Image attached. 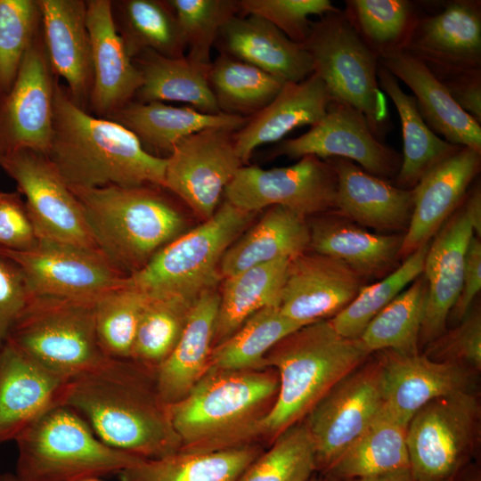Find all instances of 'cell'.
Wrapping results in <instances>:
<instances>
[{
    "label": "cell",
    "mask_w": 481,
    "mask_h": 481,
    "mask_svg": "<svg viewBox=\"0 0 481 481\" xmlns=\"http://www.w3.org/2000/svg\"><path fill=\"white\" fill-rule=\"evenodd\" d=\"M60 404L77 412L107 445L143 459L177 452L180 439L156 370L130 359L107 358L69 379Z\"/></svg>",
    "instance_id": "6da1fadb"
},
{
    "label": "cell",
    "mask_w": 481,
    "mask_h": 481,
    "mask_svg": "<svg viewBox=\"0 0 481 481\" xmlns=\"http://www.w3.org/2000/svg\"><path fill=\"white\" fill-rule=\"evenodd\" d=\"M46 156L70 188H163L167 158L148 152L123 125L88 114L57 83Z\"/></svg>",
    "instance_id": "7a4b0ae2"
},
{
    "label": "cell",
    "mask_w": 481,
    "mask_h": 481,
    "mask_svg": "<svg viewBox=\"0 0 481 481\" xmlns=\"http://www.w3.org/2000/svg\"><path fill=\"white\" fill-rule=\"evenodd\" d=\"M279 390L273 368L210 367L182 400L169 405L178 452H210L262 441V426Z\"/></svg>",
    "instance_id": "3957f363"
},
{
    "label": "cell",
    "mask_w": 481,
    "mask_h": 481,
    "mask_svg": "<svg viewBox=\"0 0 481 481\" xmlns=\"http://www.w3.org/2000/svg\"><path fill=\"white\" fill-rule=\"evenodd\" d=\"M371 354L360 338L338 334L329 319L304 325L281 339L265 357V367L278 374L279 390L263 422L262 440L271 444L304 420L338 381Z\"/></svg>",
    "instance_id": "277c9868"
},
{
    "label": "cell",
    "mask_w": 481,
    "mask_h": 481,
    "mask_svg": "<svg viewBox=\"0 0 481 481\" xmlns=\"http://www.w3.org/2000/svg\"><path fill=\"white\" fill-rule=\"evenodd\" d=\"M159 188L69 187L97 249L126 276L141 270L185 229L183 216Z\"/></svg>",
    "instance_id": "5b68a950"
},
{
    "label": "cell",
    "mask_w": 481,
    "mask_h": 481,
    "mask_svg": "<svg viewBox=\"0 0 481 481\" xmlns=\"http://www.w3.org/2000/svg\"><path fill=\"white\" fill-rule=\"evenodd\" d=\"M13 442L14 473L24 481L101 478L145 460L107 445L77 412L62 404L44 412Z\"/></svg>",
    "instance_id": "8992f818"
},
{
    "label": "cell",
    "mask_w": 481,
    "mask_h": 481,
    "mask_svg": "<svg viewBox=\"0 0 481 481\" xmlns=\"http://www.w3.org/2000/svg\"><path fill=\"white\" fill-rule=\"evenodd\" d=\"M255 215L224 200L210 218L165 245L141 270L126 276L125 283L151 298L196 301L201 293L216 289L223 255Z\"/></svg>",
    "instance_id": "52a82bcc"
},
{
    "label": "cell",
    "mask_w": 481,
    "mask_h": 481,
    "mask_svg": "<svg viewBox=\"0 0 481 481\" xmlns=\"http://www.w3.org/2000/svg\"><path fill=\"white\" fill-rule=\"evenodd\" d=\"M95 301L31 296L6 342L45 369L70 379L103 363Z\"/></svg>",
    "instance_id": "ba28073f"
},
{
    "label": "cell",
    "mask_w": 481,
    "mask_h": 481,
    "mask_svg": "<svg viewBox=\"0 0 481 481\" xmlns=\"http://www.w3.org/2000/svg\"><path fill=\"white\" fill-rule=\"evenodd\" d=\"M303 45L312 59L314 73L324 82L333 100L363 114L381 141L387 111L377 77L379 58L344 11L327 13L313 22Z\"/></svg>",
    "instance_id": "9c48e42d"
},
{
    "label": "cell",
    "mask_w": 481,
    "mask_h": 481,
    "mask_svg": "<svg viewBox=\"0 0 481 481\" xmlns=\"http://www.w3.org/2000/svg\"><path fill=\"white\" fill-rule=\"evenodd\" d=\"M480 429L473 392L434 399L410 420L406 445L415 481H453L470 460Z\"/></svg>",
    "instance_id": "30bf717a"
},
{
    "label": "cell",
    "mask_w": 481,
    "mask_h": 481,
    "mask_svg": "<svg viewBox=\"0 0 481 481\" xmlns=\"http://www.w3.org/2000/svg\"><path fill=\"white\" fill-rule=\"evenodd\" d=\"M337 190V175L329 160L307 155L289 167L242 166L224 196L247 212L281 206L307 218L335 213Z\"/></svg>",
    "instance_id": "8fae6325"
},
{
    "label": "cell",
    "mask_w": 481,
    "mask_h": 481,
    "mask_svg": "<svg viewBox=\"0 0 481 481\" xmlns=\"http://www.w3.org/2000/svg\"><path fill=\"white\" fill-rule=\"evenodd\" d=\"M364 363L338 381L304 419L314 445L316 471L332 466L383 407L379 359Z\"/></svg>",
    "instance_id": "7c38bea8"
},
{
    "label": "cell",
    "mask_w": 481,
    "mask_h": 481,
    "mask_svg": "<svg viewBox=\"0 0 481 481\" xmlns=\"http://www.w3.org/2000/svg\"><path fill=\"white\" fill-rule=\"evenodd\" d=\"M0 165L25 195L38 240L97 249L77 199L46 155L8 150L0 153Z\"/></svg>",
    "instance_id": "4fadbf2b"
},
{
    "label": "cell",
    "mask_w": 481,
    "mask_h": 481,
    "mask_svg": "<svg viewBox=\"0 0 481 481\" xmlns=\"http://www.w3.org/2000/svg\"><path fill=\"white\" fill-rule=\"evenodd\" d=\"M1 254L21 271L31 296L96 301L126 277L97 249L38 240L29 250Z\"/></svg>",
    "instance_id": "5bb4252c"
},
{
    "label": "cell",
    "mask_w": 481,
    "mask_h": 481,
    "mask_svg": "<svg viewBox=\"0 0 481 481\" xmlns=\"http://www.w3.org/2000/svg\"><path fill=\"white\" fill-rule=\"evenodd\" d=\"M234 133L200 130L179 141L167 157L163 188L202 221L215 214L226 187L243 166L235 151Z\"/></svg>",
    "instance_id": "9a60e30c"
},
{
    "label": "cell",
    "mask_w": 481,
    "mask_h": 481,
    "mask_svg": "<svg viewBox=\"0 0 481 481\" xmlns=\"http://www.w3.org/2000/svg\"><path fill=\"white\" fill-rule=\"evenodd\" d=\"M272 153L289 159L307 155L322 159L342 158L387 181L395 179L402 162L395 150L373 135L363 114L337 101L330 102L325 116L306 133L280 141Z\"/></svg>",
    "instance_id": "2e32d148"
},
{
    "label": "cell",
    "mask_w": 481,
    "mask_h": 481,
    "mask_svg": "<svg viewBox=\"0 0 481 481\" xmlns=\"http://www.w3.org/2000/svg\"><path fill=\"white\" fill-rule=\"evenodd\" d=\"M53 73L45 45L35 37L5 98L2 127L6 146L3 151L28 149L47 155L53 135Z\"/></svg>",
    "instance_id": "e0dca14e"
},
{
    "label": "cell",
    "mask_w": 481,
    "mask_h": 481,
    "mask_svg": "<svg viewBox=\"0 0 481 481\" xmlns=\"http://www.w3.org/2000/svg\"><path fill=\"white\" fill-rule=\"evenodd\" d=\"M366 282L343 262L307 250L289 260L280 310L309 324L342 311Z\"/></svg>",
    "instance_id": "ac0fdd59"
},
{
    "label": "cell",
    "mask_w": 481,
    "mask_h": 481,
    "mask_svg": "<svg viewBox=\"0 0 481 481\" xmlns=\"http://www.w3.org/2000/svg\"><path fill=\"white\" fill-rule=\"evenodd\" d=\"M403 49L434 74L481 69L480 1H450L426 16L418 12Z\"/></svg>",
    "instance_id": "d6986e66"
},
{
    "label": "cell",
    "mask_w": 481,
    "mask_h": 481,
    "mask_svg": "<svg viewBox=\"0 0 481 481\" xmlns=\"http://www.w3.org/2000/svg\"><path fill=\"white\" fill-rule=\"evenodd\" d=\"M381 388L384 407L408 426L413 415L430 401L473 392L474 373L466 366L438 362L425 355L381 351Z\"/></svg>",
    "instance_id": "ffe728a7"
},
{
    "label": "cell",
    "mask_w": 481,
    "mask_h": 481,
    "mask_svg": "<svg viewBox=\"0 0 481 481\" xmlns=\"http://www.w3.org/2000/svg\"><path fill=\"white\" fill-rule=\"evenodd\" d=\"M481 167V152L461 147L428 170L413 190V209L400 251L405 259L429 242L463 201Z\"/></svg>",
    "instance_id": "44dd1931"
},
{
    "label": "cell",
    "mask_w": 481,
    "mask_h": 481,
    "mask_svg": "<svg viewBox=\"0 0 481 481\" xmlns=\"http://www.w3.org/2000/svg\"><path fill=\"white\" fill-rule=\"evenodd\" d=\"M86 27L93 68L91 102L96 113L109 117L136 95L143 77L118 30L110 1H86Z\"/></svg>",
    "instance_id": "7402d4cb"
},
{
    "label": "cell",
    "mask_w": 481,
    "mask_h": 481,
    "mask_svg": "<svg viewBox=\"0 0 481 481\" xmlns=\"http://www.w3.org/2000/svg\"><path fill=\"white\" fill-rule=\"evenodd\" d=\"M473 236L462 201L430 240L422 272L428 298L420 346L429 344L446 330L447 319L461 289L465 253Z\"/></svg>",
    "instance_id": "603a6c76"
},
{
    "label": "cell",
    "mask_w": 481,
    "mask_h": 481,
    "mask_svg": "<svg viewBox=\"0 0 481 481\" xmlns=\"http://www.w3.org/2000/svg\"><path fill=\"white\" fill-rule=\"evenodd\" d=\"M68 379L6 342L0 348V446L59 405Z\"/></svg>",
    "instance_id": "cb8c5ba5"
},
{
    "label": "cell",
    "mask_w": 481,
    "mask_h": 481,
    "mask_svg": "<svg viewBox=\"0 0 481 481\" xmlns=\"http://www.w3.org/2000/svg\"><path fill=\"white\" fill-rule=\"evenodd\" d=\"M327 159L337 175L335 214L380 232H405L413 209L412 189L398 188L349 159Z\"/></svg>",
    "instance_id": "d4e9b609"
},
{
    "label": "cell",
    "mask_w": 481,
    "mask_h": 481,
    "mask_svg": "<svg viewBox=\"0 0 481 481\" xmlns=\"http://www.w3.org/2000/svg\"><path fill=\"white\" fill-rule=\"evenodd\" d=\"M312 218L308 250L343 262L365 282L379 281L401 265L404 233H373L335 213Z\"/></svg>",
    "instance_id": "484cf974"
},
{
    "label": "cell",
    "mask_w": 481,
    "mask_h": 481,
    "mask_svg": "<svg viewBox=\"0 0 481 481\" xmlns=\"http://www.w3.org/2000/svg\"><path fill=\"white\" fill-rule=\"evenodd\" d=\"M37 2L43 25L44 45L51 69L67 82L71 99L82 107V102L91 95L93 86L86 2Z\"/></svg>",
    "instance_id": "4316f807"
},
{
    "label": "cell",
    "mask_w": 481,
    "mask_h": 481,
    "mask_svg": "<svg viewBox=\"0 0 481 481\" xmlns=\"http://www.w3.org/2000/svg\"><path fill=\"white\" fill-rule=\"evenodd\" d=\"M379 62L412 91L422 118L436 135L481 152V124L454 102L420 58L400 49L380 56Z\"/></svg>",
    "instance_id": "83f0119b"
},
{
    "label": "cell",
    "mask_w": 481,
    "mask_h": 481,
    "mask_svg": "<svg viewBox=\"0 0 481 481\" xmlns=\"http://www.w3.org/2000/svg\"><path fill=\"white\" fill-rule=\"evenodd\" d=\"M332 101L326 85L314 73L300 82H286L270 103L233 134L242 163L249 161L257 147L279 143L295 128L318 123Z\"/></svg>",
    "instance_id": "f1b7e54d"
},
{
    "label": "cell",
    "mask_w": 481,
    "mask_h": 481,
    "mask_svg": "<svg viewBox=\"0 0 481 481\" xmlns=\"http://www.w3.org/2000/svg\"><path fill=\"white\" fill-rule=\"evenodd\" d=\"M224 53L249 63L283 82H300L314 73L303 45L290 40L266 20L235 15L221 29Z\"/></svg>",
    "instance_id": "f546056e"
},
{
    "label": "cell",
    "mask_w": 481,
    "mask_h": 481,
    "mask_svg": "<svg viewBox=\"0 0 481 481\" xmlns=\"http://www.w3.org/2000/svg\"><path fill=\"white\" fill-rule=\"evenodd\" d=\"M218 305L216 289L200 294L177 344L156 369L157 387L167 404L184 398L209 370Z\"/></svg>",
    "instance_id": "4dcf8cb0"
},
{
    "label": "cell",
    "mask_w": 481,
    "mask_h": 481,
    "mask_svg": "<svg viewBox=\"0 0 481 481\" xmlns=\"http://www.w3.org/2000/svg\"><path fill=\"white\" fill-rule=\"evenodd\" d=\"M109 118L132 131L150 153L151 151L167 156L179 141L194 133L207 128L237 132L249 119L225 113L208 114L190 106L132 101Z\"/></svg>",
    "instance_id": "1f68e13d"
},
{
    "label": "cell",
    "mask_w": 481,
    "mask_h": 481,
    "mask_svg": "<svg viewBox=\"0 0 481 481\" xmlns=\"http://www.w3.org/2000/svg\"><path fill=\"white\" fill-rule=\"evenodd\" d=\"M307 219L286 208H268L262 218L226 249L220 262L222 277L280 258L292 259L307 251Z\"/></svg>",
    "instance_id": "d6a6232c"
},
{
    "label": "cell",
    "mask_w": 481,
    "mask_h": 481,
    "mask_svg": "<svg viewBox=\"0 0 481 481\" xmlns=\"http://www.w3.org/2000/svg\"><path fill=\"white\" fill-rule=\"evenodd\" d=\"M407 427L383 404L363 433L322 473V479L343 481L410 469Z\"/></svg>",
    "instance_id": "836d02e7"
},
{
    "label": "cell",
    "mask_w": 481,
    "mask_h": 481,
    "mask_svg": "<svg viewBox=\"0 0 481 481\" xmlns=\"http://www.w3.org/2000/svg\"><path fill=\"white\" fill-rule=\"evenodd\" d=\"M380 88L392 100L401 120L403 157L395 185L411 190L433 167L461 149L436 135L426 124L413 95L405 94L398 80L379 61Z\"/></svg>",
    "instance_id": "e575fe53"
},
{
    "label": "cell",
    "mask_w": 481,
    "mask_h": 481,
    "mask_svg": "<svg viewBox=\"0 0 481 481\" xmlns=\"http://www.w3.org/2000/svg\"><path fill=\"white\" fill-rule=\"evenodd\" d=\"M264 452L259 443L210 452L145 459L118 474L119 481H238Z\"/></svg>",
    "instance_id": "d590c367"
},
{
    "label": "cell",
    "mask_w": 481,
    "mask_h": 481,
    "mask_svg": "<svg viewBox=\"0 0 481 481\" xmlns=\"http://www.w3.org/2000/svg\"><path fill=\"white\" fill-rule=\"evenodd\" d=\"M289 260L276 259L224 278L219 293L213 347L229 338L257 311L280 306Z\"/></svg>",
    "instance_id": "8d00e7d4"
},
{
    "label": "cell",
    "mask_w": 481,
    "mask_h": 481,
    "mask_svg": "<svg viewBox=\"0 0 481 481\" xmlns=\"http://www.w3.org/2000/svg\"><path fill=\"white\" fill-rule=\"evenodd\" d=\"M133 61L143 77L139 102H178L200 112L222 113L208 84V70L185 56L169 58L147 50Z\"/></svg>",
    "instance_id": "74e56055"
},
{
    "label": "cell",
    "mask_w": 481,
    "mask_h": 481,
    "mask_svg": "<svg viewBox=\"0 0 481 481\" xmlns=\"http://www.w3.org/2000/svg\"><path fill=\"white\" fill-rule=\"evenodd\" d=\"M208 80L222 113L250 118L279 94L285 82L222 53L212 61Z\"/></svg>",
    "instance_id": "f35d334b"
},
{
    "label": "cell",
    "mask_w": 481,
    "mask_h": 481,
    "mask_svg": "<svg viewBox=\"0 0 481 481\" xmlns=\"http://www.w3.org/2000/svg\"><path fill=\"white\" fill-rule=\"evenodd\" d=\"M427 298L428 284L421 273L368 323L359 338L371 353L419 354Z\"/></svg>",
    "instance_id": "ab89813d"
},
{
    "label": "cell",
    "mask_w": 481,
    "mask_h": 481,
    "mask_svg": "<svg viewBox=\"0 0 481 481\" xmlns=\"http://www.w3.org/2000/svg\"><path fill=\"white\" fill-rule=\"evenodd\" d=\"M306 325L284 315L279 306L265 307L249 318L225 341L213 347L210 367L249 370L265 367V357L281 339Z\"/></svg>",
    "instance_id": "60d3db41"
},
{
    "label": "cell",
    "mask_w": 481,
    "mask_h": 481,
    "mask_svg": "<svg viewBox=\"0 0 481 481\" xmlns=\"http://www.w3.org/2000/svg\"><path fill=\"white\" fill-rule=\"evenodd\" d=\"M119 10L120 35L132 59L147 50L169 58L185 56V42L168 1H122Z\"/></svg>",
    "instance_id": "b9f144b4"
},
{
    "label": "cell",
    "mask_w": 481,
    "mask_h": 481,
    "mask_svg": "<svg viewBox=\"0 0 481 481\" xmlns=\"http://www.w3.org/2000/svg\"><path fill=\"white\" fill-rule=\"evenodd\" d=\"M194 303L175 297H148L130 360L156 370L177 344Z\"/></svg>",
    "instance_id": "7bdbcfd3"
},
{
    "label": "cell",
    "mask_w": 481,
    "mask_h": 481,
    "mask_svg": "<svg viewBox=\"0 0 481 481\" xmlns=\"http://www.w3.org/2000/svg\"><path fill=\"white\" fill-rule=\"evenodd\" d=\"M429 243L408 256L386 277L363 286L342 311L329 319L335 330L345 338H359L368 323L422 273Z\"/></svg>",
    "instance_id": "ee69618b"
},
{
    "label": "cell",
    "mask_w": 481,
    "mask_h": 481,
    "mask_svg": "<svg viewBox=\"0 0 481 481\" xmlns=\"http://www.w3.org/2000/svg\"><path fill=\"white\" fill-rule=\"evenodd\" d=\"M343 10L362 39L379 58L403 49L417 17L407 0H347Z\"/></svg>",
    "instance_id": "f6af8a7d"
},
{
    "label": "cell",
    "mask_w": 481,
    "mask_h": 481,
    "mask_svg": "<svg viewBox=\"0 0 481 481\" xmlns=\"http://www.w3.org/2000/svg\"><path fill=\"white\" fill-rule=\"evenodd\" d=\"M238 481H308L316 471L315 450L304 420L281 433Z\"/></svg>",
    "instance_id": "bcb514c9"
},
{
    "label": "cell",
    "mask_w": 481,
    "mask_h": 481,
    "mask_svg": "<svg viewBox=\"0 0 481 481\" xmlns=\"http://www.w3.org/2000/svg\"><path fill=\"white\" fill-rule=\"evenodd\" d=\"M148 296L124 283L95 301L94 322L103 354L113 359H130L138 323Z\"/></svg>",
    "instance_id": "7dc6e473"
},
{
    "label": "cell",
    "mask_w": 481,
    "mask_h": 481,
    "mask_svg": "<svg viewBox=\"0 0 481 481\" xmlns=\"http://www.w3.org/2000/svg\"><path fill=\"white\" fill-rule=\"evenodd\" d=\"M184 42L185 57L208 70L212 63L211 48L223 26L240 12L235 0H169Z\"/></svg>",
    "instance_id": "c3c4849f"
},
{
    "label": "cell",
    "mask_w": 481,
    "mask_h": 481,
    "mask_svg": "<svg viewBox=\"0 0 481 481\" xmlns=\"http://www.w3.org/2000/svg\"><path fill=\"white\" fill-rule=\"evenodd\" d=\"M39 18L37 1L0 0V90L11 89Z\"/></svg>",
    "instance_id": "681fc988"
},
{
    "label": "cell",
    "mask_w": 481,
    "mask_h": 481,
    "mask_svg": "<svg viewBox=\"0 0 481 481\" xmlns=\"http://www.w3.org/2000/svg\"><path fill=\"white\" fill-rule=\"evenodd\" d=\"M238 3L241 15L261 17L301 45L311 31L310 16L322 17L339 10L330 0H240Z\"/></svg>",
    "instance_id": "f907efd6"
},
{
    "label": "cell",
    "mask_w": 481,
    "mask_h": 481,
    "mask_svg": "<svg viewBox=\"0 0 481 481\" xmlns=\"http://www.w3.org/2000/svg\"><path fill=\"white\" fill-rule=\"evenodd\" d=\"M425 355L438 362L461 364L472 371L481 369V314L470 308L459 324L427 345Z\"/></svg>",
    "instance_id": "816d5d0a"
},
{
    "label": "cell",
    "mask_w": 481,
    "mask_h": 481,
    "mask_svg": "<svg viewBox=\"0 0 481 481\" xmlns=\"http://www.w3.org/2000/svg\"><path fill=\"white\" fill-rule=\"evenodd\" d=\"M30 298L21 271L0 254V348L6 343Z\"/></svg>",
    "instance_id": "f5cc1de1"
},
{
    "label": "cell",
    "mask_w": 481,
    "mask_h": 481,
    "mask_svg": "<svg viewBox=\"0 0 481 481\" xmlns=\"http://www.w3.org/2000/svg\"><path fill=\"white\" fill-rule=\"evenodd\" d=\"M37 242L25 203L16 193L0 192L1 250H29Z\"/></svg>",
    "instance_id": "db71d44e"
},
{
    "label": "cell",
    "mask_w": 481,
    "mask_h": 481,
    "mask_svg": "<svg viewBox=\"0 0 481 481\" xmlns=\"http://www.w3.org/2000/svg\"><path fill=\"white\" fill-rule=\"evenodd\" d=\"M434 75L445 86L454 102L481 124V69Z\"/></svg>",
    "instance_id": "11a10c76"
},
{
    "label": "cell",
    "mask_w": 481,
    "mask_h": 481,
    "mask_svg": "<svg viewBox=\"0 0 481 481\" xmlns=\"http://www.w3.org/2000/svg\"><path fill=\"white\" fill-rule=\"evenodd\" d=\"M481 289V242L473 236L465 253L462 286L452 311V318L458 322L470 310L473 301Z\"/></svg>",
    "instance_id": "9f6ffc18"
},
{
    "label": "cell",
    "mask_w": 481,
    "mask_h": 481,
    "mask_svg": "<svg viewBox=\"0 0 481 481\" xmlns=\"http://www.w3.org/2000/svg\"><path fill=\"white\" fill-rule=\"evenodd\" d=\"M463 206L471 222L474 235L480 238L481 235V189L480 184L476 183L471 191L469 190L464 200Z\"/></svg>",
    "instance_id": "6f0895ef"
},
{
    "label": "cell",
    "mask_w": 481,
    "mask_h": 481,
    "mask_svg": "<svg viewBox=\"0 0 481 481\" xmlns=\"http://www.w3.org/2000/svg\"><path fill=\"white\" fill-rule=\"evenodd\" d=\"M343 481H415L410 469L379 476L350 478Z\"/></svg>",
    "instance_id": "680465c9"
},
{
    "label": "cell",
    "mask_w": 481,
    "mask_h": 481,
    "mask_svg": "<svg viewBox=\"0 0 481 481\" xmlns=\"http://www.w3.org/2000/svg\"><path fill=\"white\" fill-rule=\"evenodd\" d=\"M453 481H481L477 472L463 474L461 472Z\"/></svg>",
    "instance_id": "91938a15"
},
{
    "label": "cell",
    "mask_w": 481,
    "mask_h": 481,
    "mask_svg": "<svg viewBox=\"0 0 481 481\" xmlns=\"http://www.w3.org/2000/svg\"><path fill=\"white\" fill-rule=\"evenodd\" d=\"M0 481H24L20 479L15 473H2L0 474Z\"/></svg>",
    "instance_id": "94428289"
},
{
    "label": "cell",
    "mask_w": 481,
    "mask_h": 481,
    "mask_svg": "<svg viewBox=\"0 0 481 481\" xmlns=\"http://www.w3.org/2000/svg\"><path fill=\"white\" fill-rule=\"evenodd\" d=\"M83 481H102L100 477L87 478Z\"/></svg>",
    "instance_id": "6125c7cd"
},
{
    "label": "cell",
    "mask_w": 481,
    "mask_h": 481,
    "mask_svg": "<svg viewBox=\"0 0 481 481\" xmlns=\"http://www.w3.org/2000/svg\"><path fill=\"white\" fill-rule=\"evenodd\" d=\"M308 481H324L322 478L312 477Z\"/></svg>",
    "instance_id": "be15d7a7"
},
{
    "label": "cell",
    "mask_w": 481,
    "mask_h": 481,
    "mask_svg": "<svg viewBox=\"0 0 481 481\" xmlns=\"http://www.w3.org/2000/svg\"><path fill=\"white\" fill-rule=\"evenodd\" d=\"M0 254H1V249H0Z\"/></svg>",
    "instance_id": "e7e4bbea"
}]
</instances>
